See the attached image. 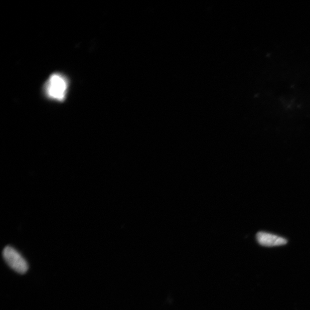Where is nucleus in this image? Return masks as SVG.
Masks as SVG:
<instances>
[{
  "mask_svg": "<svg viewBox=\"0 0 310 310\" xmlns=\"http://www.w3.org/2000/svg\"><path fill=\"white\" fill-rule=\"evenodd\" d=\"M68 89V82L63 75L53 74L45 86V92L51 99L57 101L65 100Z\"/></svg>",
  "mask_w": 310,
  "mask_h": 310,
  "instance_id": "obj_1",
  "label": "nucleus"
},
{
  "mask_svg": "<svg viewBox=\"0 0 310 310\" xmlns=\"http://www.w3.org/2000/svg\"><path fill=\"white\" fill-rule=\"evenodd\" d=\"M2 256L7 265L17 273L24 274L28 271L27 262L16 249L7 246L3 249Z\"/></svg>",
  "mask_w": 310,
  "mask_h": 310,
  "instance_id": "obj_2",
  "label": "nucleus"
},
{
  "mask_svg": "<svg viewBox=\"0 0 310 310\" xmlns=\"http://www.w3.org/2000/svg\"><path fill=\"white\" fill-rule=\"evenodd\" d=\"M258 243L265 247H277L288 243L286 238L266 232H259L256 234Z\"/></svg>",
  "mask_w": 310,
  "mask_h": 310,
  "instance_id": "obj_3",
  "label": "nucleus"
}]
</instances>
